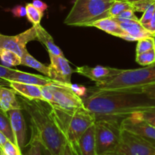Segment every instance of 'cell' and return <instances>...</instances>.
Returning <instances> with one entry per match:
<instances>
[{
    "label": "cell",
    "instance_id": "7a4b0ae2",
    "mask_svg": "<svg viewBox=\"0 0 155 155\" xmlns=\"http://www.w3.org/2000/svg\"><path fill=\"white\" fill-rule=\"evenodd\" d=\"M20 99L30 120V141L39 142L46 155H61L68 141L58 124L52 106L45 100L28 99L21 95Z\"/></svg>",
    "mask_w": 155,
    "mask_h": 155
},
{
    "label": "cell",
    "instance_id": "ab89813d",
    "mask_svg": "<svg viewBox=\"0 0 155 155\" xmlns=\"http://www.w3.org/2000/svg\"><path fill=\"white\" fill-rule=\"evenodd\" d=\"M32 4L42 12H44L48 8V5L44 2H42V0H33Z\"/></svg>",
    "mask_w": 155,
    "mask_h": 155
},
{
    "label": "cell",
    "instance_id": "74e56055",
    "mask_svg": "<svg viewBox=\"0 0 155 155\" xmlns=\"http://www.w3.org/2000/svg\"><path fill=\"white\" fill-rule=\"evenodd\" d=\"M117 18H125V19H130V20H139L137 18L136 15H135V11L133 9H128L124 12H123Z\"/></svg>",
    "mask_w": 155,
    "mask_h": 155
},
{
    "label": "cell",
    "instance_id": "5bb4252c",
    "mask_svg": "<svg viewBox=\"0 0 155 155\" xmlns=\"http://www.w3.org/2000/svg\"><path fill=\"white\" fill-rule=\"evenodd\" d=\"M89 27H96L102 31L106 32L107 33L112 35V36H117V37L121 38L123 39H125L127 41H136L133 36H130L128 33L125 31L122 28L119 23L112 18H104L101 19L97 20L94 21L91 24H89Z\"/></svg>",
    "mask_w": 155,
    "mask_h": 155
},
{
    "label": "cell",
    "instance_id": "30bf717a",
    "mask_svg": "<svg viewBox=\"0 0 155 155\" xmlns=\"http://www.w3.org/2000/svg\"><path fill=\"white\" fill-rule=\"evenodd\" d=\"M123 130L136 134L155 148V127L145 121L129 116L121 121Z\"/></svg>",
    "mask_w": 155,
    "mask_h": 155
},
{
    "label": "cell",
    "instance_id": "d6986e66",
    "mask_svg": "<svg viewBox=\"0 0 155 155\" xmlns=\"http://www.w3.org/2000/svg\"><path fill=\"white\" fill-rule=\"evenodd\" d=\"M8 82L9 83V87L13 89L21 96L28 98V99L43 100L41 86L15 81Z\"/></svg>",
    "mask_w": 155,
    "mask_h": 155
},
{
    "label": "cell",
    "instance_id": "ee69618b",
    "mask_svg": "<svg viewBox=\"0 0 155 155\" xmlns=\"http://www.w3.org/2000/svg\"><path fill=\"white\" fill-rule=\"evenodd\" d=\"M126 1L129 2H130V3H134V2H136L142 1V0H126Z\"/></svg>",
    "mask_w": 155,
    "mask_h": 155
},
{
    "label": "cell",
    "instance_id": "836d02e7",
    "mask_svg": "<svg viewBox=\"0 0 155 155\" xmlns=\"http://www.w3.org/2000/svg\"><path fill=\"white\" fill-rule=\"evenodd\" d=\"M41 90H42V95L43 100L48 101L49 104H51L53 101V95L50 89L49 86H41Z\"/></svg>",
    "mask_w": 155,
    "mask_h": 155
},
{
    "label": "cell",
    "instance_id": "484cf974",
    "mask_svg": "<svg viewBox=\"0 0 155 155\" xmlns=\"http://www.w3.org/2000/svg\"><path fill=\"white\" fill-rule=\"evenodd\" d=\"M136 61L142 66H149L155 64V48L142 54H136Z\"/></svg>",
    "mask_w": 155,
    "mask_h": 155
},
{
    "label": "cell",
    "instance_id": "4dcf8cb0",
    "mask_svg": "<svg viewBox=\"0 0 155 155\" xmlns=\"http://www.w3.org/2000/svg\"><path fill=\"white\" fill-rule=\"evenodd\" d=\"M154 2L155 0H142V1L136 2L132 4H133V8L135 12H145Z\"/></svg>",
    "mask_w": 155,
    "mask_h": 155
},
{
    "label": "cell",
    "instance_id": "ffe728a7",
    "mask_svg": "<svg viewBox=\"0 0 155 155\" xmlns=\"http://www.w3.org/2000/svg\"><path fill=\"white\" fill-rule=\"evenodd\" d=\"M34 27L37 33V39L45 45L47 51H48V54H52L54 55H64L61 49L54 43V39L51 35L43 28V27L41 26V24L35 25Z\"/></svg>",
    "mask_w": 155,
    "mask_h": 155
},
{
    "label": "cell",
    "instance_id": "7c38bea8",
    "mask_svg": "<svg viewBox=\"0 0 155 155\" xmlns=\"http://www.w3.org/2000/svg\"><path fill=\"white\" fill-rule=\"evenodd\" d=\"M122 71V69L103 67L101 65H97L94 68L85 65L77 68L75 70L76 73L95 82V86H101L104 84L109 80L120 74Z\"/></svg>",
    "mask_w": 155,
    "mask_h": 155
},
{
    "label": "cell",
    "instance_id": "e0dca14e",
    "mask_svg": "<svg viewBox=\"0 0 155 155\" xmlns=\"http://www.w3.org/2000/svg\"><path fill=\"white\" fill-rule=\"evenodd\" d=\"M74 145L80 155H98L95 144V124L91 126L80 137L77 145Z\"/></svg>",
    "mask_w": 155,
    "mask_h": 155
},
{
    "label": "cell",
    "instance_id": "7402d4cb",
    "mask_svg": "<svg viewBox=\"0 0 155 155\" xmlns=\"http://www.w3.org/2000/svg\"><path fill=\"white\" fill-rule=\"evenodd\" d=\"M0 60L2 64L7 68L21 65V57L15 51L0 48Z\"/></svg>",
    "mask_w": 155,
    "mask_h": 155
},
{
    "label": "cell",
    "instance_id": "8d00e7d4",
    "mask_svg": "<svg viewBox=\"0 0 155 155\" xmlns=\"http://www.w3.org/2000/svg\"><path fill=\"white\" fill-rule=\"evenodd\" d=\"M15 71V70L12 69L10 68L3 66L2 64H0V79L3 80H7Z\"/></svg>",
    "mask_w": 155,
    "mask_h": 155
},
{
    "label": "cell",
    "instance_id": "f1b7e54d",
    "mask_svg": "<svg viewBox=\"0 0 155 155\" xmlns=\"http://www.w3.org/2000/svg\"><path fill=\"white\" fill-rule=\"evenodd\" d=\"M28 150L23 155H46L43 148L39 142L36 141H30L27 144Z\"/></svg>",
    "mask_w": 155,
    "mask_h": 155
},
{
    "label": "cell",
    "instance_id": "5b68a950",
    "mask_svg": "<svg viewBox=\"0 0 155 155\" xmlns=\"http://www.w3.org/2000/svg\"><path fill=\"white\" fill-rule=\"evenodd\" d=\"M115 0H75L64 20L69 26L89 27L97 20L108 18L109 8Z\"/></svg>",
    "mask_w": 155,
    "mask_h": 155
},
{
    "label": "cell",
    "instance_id": "7bdbcfd3",
    "mask_svg": "<svg viewBox=\"0 0 155 155\" xmlns=\"http://www.w3.org/2000/svg\"><path fill=\"white\" fill-rule=\"evenodd\" d=\"M5 82H6V80H3V79H0V85H3V86H9V83H4ZM0 110H2L0 107Z\"/></svg>",
    "mask_w": 155,
    "mask_h": 155
},
{
    "label": "cell",
    "instance_id": "7dc6e473",
    "mask_svg": "<svg viewBox=\"0 0 155 155\" xmlns=\"http://www.w3.org/2000/svg\"><path fill=\"white\" fill-rule=\"evenodd\" d=\"M154 44H155V36L154 37Z\"/></svg>",
    "mask_w": 155,
    "mask_h": 155
},
{
    "label": "cell",
    "instance_id": "cb8c5ba5",
    "mask_svg": "<svg viewBox=\"0 0 155 155\" xmlns=\"http://www.w3.org/2000/svg\"><path fill=\"white\" fill-rule=\"evenodd\" d=\"M128 9H133V4L129 2L124 0V1H119V0H115L110 8H109L107 14H108V18H114L119 16L123 12Z\"/></svg>",
    "mask_w": 155,
    "mask_h": 155
},
{
    "label": "cell",
    "instance_id": "1f68e13d",
    "mask_svg": "<svg viewBox=\"0 0 155 155\" xmlns=\"http://www.w3.org/2000/svg\"><path fill=\"white\" fill-rule=\"evenodd\" d=\"M155 12V2L153 3L145 12H143V15H142V18L139 19V22L144 25V24H146L149 22L150 21L152 18L153 15H154Z\"/></svg>",
    "mask_w": 155,
    "mask_h": 155
},
{
    "label": "cell",
    "instance_id": "f546056e",
    "mask_svg": "<svg viewBox=\"0 0 155 155\" xmlns=\"http://www.w3.org/2000/svg\"><path fill=\"white\" fill-rule=\"evenodd\" d=\"M2 151L6 155H23L21 153V149L11 141L8 140L3 145Z\"/></svg>",
    "mask_w": 155,
    "mask_h": 155
},
{
    "label": "cell",
    "instance_id": "9a60e30c",
    "mask_svg": "<svg viewBox=\"0 0 155 155\" xmlns=\"http://www.w3.org/2000/svg\"><path fill=\"white\" fill-rule=\"evenodd\" d=\"M114 19L119 23L122 28L131 36H133L136 41L148 37H154V35L150 33L145 27L139 22V20H130L125 18H114Z\"/></svg>",
    "mask_w": 155,
    "mask_h": 155
},
{
    "label": "cell",
    "instance_id": "3957f363",
    "mask_svg": "<svg viewBox=\"0 0 155 155\" xmlns=\"http://www.w3.org/2000/svg\"><path fill=\"white\" fill-rule=\"evenodd\" d=\"M155 83V64L142 68L123 70L116 77L101 86L89 88L90 92L100 91L142 90L148 85Z\"/></svg>",
    "mask_w": 155,
    "mask_h": 155
},
{
    "label": "cell",
    "instance_id": "83f0119b",
    "mask_svg": "<svg viewBox=\"0 0 155 155\" xmlns=\"http://www.w3.org/2000/svg\"><path fill=\"white\" fill-rule=\"evenodd\" d=\"M155 48L154 37H148L138 41L136 46V54H142Z\"/></svg>",
    "mask_w": 155,
    "mask_h": 155
},
{
    "label": "cell",
    "instance_id": "681fc988",
    "mask_svg": "<svg viewBox=\"0 0 155 155\" xmlns=\"http://www.w3.org/2000/svg\"><path fill=\"white\" fill-rule=\"evenodd\" d=\"M111 155H116V154H111Z\"/></svg>",
    "mask_w": 155,
    "mask_h": 155
},
{
    "label": "cell",
    "instance_id": "d4e9b609",
    "mask_svg": "<svg viewBox=\"0 0 155 155\" xmlns=\"http://www.w3.org/2000/svg\"><path fill=\"white\" fill-rule=\"evenodd\" d=\"M26 10H27V20L33 24V26L40 24L43 12H40L39 9L36 8L32 3H27L26 5Z\"/></svg>",
    "mask_w": 155,
    "mask_h": 155
},
{
    "label": "cell",
    "instance_id": "52a82bcc",
    "mask_svg": "<svg viewBox=\"0 0 155 155\" xmlns=\"http://www.w3.org/2000/svg\"><path fill=\"white\" fill-rule=\"evenodd\" d=\"M49 87L53 95L52 103L50 104L54 108L73 111L85 107L83 98L65 85L54 82Z\"/></svg>",
    "mask_w": 155,
    "mask_h": 155
},
{
    "label": "cell",
    "instance_id": "e575fe53",
    "mask_svg": "<svg viewBox=\"0 0 155 155\" xmlns=\"http://www.w3.org/2000/svg\"><path fill=\"white\" fill-rule=\"evenodd\" d=\"M61 155H80L78 153V151L76 148V147L74 145L71 144L70 142H67L65 144L64 147L62 151Z\"/></svg>",
    "mask_w": 155,
    "mask_h": 155
},
{
    "label": "cell",
    "instance_id": "bcb514c9",
    "mask_svg": "<svg viewBox=\"0 0 155 155\" xmlns=\"http://www.w3.org/2000/svg\"><path fill=\"white\" fill-rule=\"evenodd\" d=\"M2 155H6V154H5V152H4V151H2Z\"/></svg>",
    "mask_w": 155,
    "mask_h": 155
},
{
    "label": "cell",
    "instance_id": "f6af8a7d",
    "mask_svg": "<svg viewBox=\"0 0 155 155\" xmlns=\"http://www.w3.org/2000/svg\"><path fill=\"white\" fill-rule=\"evenodd\" d=\"M2 148L0 146V155H2Z\"/></svg>",
    "mask_w": 155,
    "mask_h": 155
},
{
    "label": "cell",
    "instance_id": "d590c367",
    "mask_svg": "<svg viewBox=\"0 0 155 155\" xmlns=\"http://www.w3.org/2000/svg\"><path fill=\"white\" fill-rule=\"evenodd\" d=\"M13 15L16 18H23L27 16V10L26 7L23 5H17L11 10Z\"/></svg>",
    "mask_w": 155,
    "mask_h": 155
},
{
    "label": "cell",
    "instance_id": "ac0fdd59",
    "mask_svg": "<svg viewBox=\"0 0 155 155\" xmlns=\"http://www.w3.org/2000/svg\"><path fill=\"white\" fill-rule=\"evenodd\" d=\"M17 92L12 88L0 85V107L5 113L13 109H22L17 98Z\"/></svg>",
    "mask_w": 155,
    "mask_h": 155
},
{
    "label": "cell",
    "instance_id": "6da1fadb",
    "mask_svg": "<svg viewBox=\"0 0 155 155\" xmlns=\"http://www.w3.org/2000/svg\"><path fill=\"white\" fill-rule=\"evenodd\" d=\"M85 107L98 119L122 121L138 111L155 107V101L142 90L100 91L83 98Z\"/></svg>",
    "mask_w": 155,
    "mask_h": 155
},
{
    "label": "cell",
    "instance_id": "4fadbf2b",
    "mask_svg": "<svg viewBox=\"0 0 155 155\" xmlns=\"http://www.w3.org/2000/svg\"><path fill=\"white\" fill-rule=\"evenodd\" d=\"M12 130L15 135L18 146L21 149L26 146L27 139V125L21 108L13 109L8 111Z\"/></svg>",
    "mask_w": 155,
    "mask_h": 155
},
{
    "label": "cell",
    "instance_id": "603a6c76",
    "mask_svg": "<svg viewBox=\"0 0 155 155\" xmlns=\"http://www.w3.org/2000/svg\"><path fill=\"white\" fill-rule=\"evenodd\" d=\"M0 131L8 138L9 141L17 145L8 115V113H5L2 110H0Z\"/></svg>",
    "mask_w": 155,
    "mask_h": 155
},
{
    "label": "cell",
    "instance_id": "4316f807",
    "mask_svg": "<svg viewBox=\"0 0 155 155\" xmlns=\"http://www.w3.org/2000/svg\"><path fill=\"white\" fill-rule=\"evenodd\" d=\"M130 116L139 118L155 127V107H150L142 111L136 112Z\"/></svg>",
    "mask_w": 155,
    "mask_h": 155
},
{
    "label": "cell",
    "instance_id": "60d3db41",
    "mask_svg": "<svg viewBox=\"0 0 155 155\" xmlns=\"http://www.w3.org/2000/svg\"><path fill=\"white\" fill-rule=\"evenodd\" d=\"M143 26L145 27V29H146L147 30H148L150 33L154 34L155 36V12L151 21H150L148 24H144Z\"/></svg>",
    "mask_w": 155,
    "mask_h": 155
},
{
    "label": "cell",
    "instance_id": "8fae6325",
    "mask_svg": "<svg viewBox=\"0 0 155 155\" xmlns=\"http://www.w3.org/2000/svg\"><path fill=\"white\" fill-rule=\"evenodd\" d=\"M50 58L49 74L48 78L56 83L61 84H70L71 83V75L75 71L70 66L68 61L64 55H54L48 54Z\"/></svg>",
    "mask_w": 155,
    "mask_h": 155
},
{
    "label": "cell",
    "instance_id": "8992f818",
    "mask_svg": "<svg viewBox=\"0 0 155 155\" xmlns=\"http://www.w3.org/2000/svg\"><path fill=\"white\" fill-rule=\"evenodd\" d=\"M122 127L120 121L110 119H98L95 123V136L98 155H111L120 142Z\"/></svg>",
    "mask_w": 155,
    "mask_h": 155
},
{
    "label": "cell",
    "instance_id": "277c9868",
    "mask_svg": "<svg viewBox=\"0 0 155 155\" xmlns=\"http://www.w3.org/2000/svg\"><path fill=\"white\" fill-rule=\"evenodd\" d=\"M56 120L67 141L72 145H77L85 132L96 121V117L86 107L73 111L54 108Z\"/></svg>",
    "mask_w": 155,
    "mask_h": 155
},
{
    "label": "cell",
    "instance_id": "f35d334b",
    "mask_svg": "<svg viewBox=\"0 0 155 155\" xmlns=\"http://www.w3.org/2000/svg\"><path fill=\"white\" fill-rule=\"evenodd\" d=\"M142 89V92H145L148 97L155 101V83L144 86Z\"/></svg>",
    "mask_w": 155,
    "mask_h": 155
},
{
    "label": "cell",
    "instance_id": "2e32d148",
    "mask_svg": "<svg viewBox=\"0 0 155 155\" xmlns=\"http://www.w3.org/2000/svg\"><path fill=\"white\" fill-rule=\"evenodd\" d=\"M6 81H15L19 83H27V84L36 85L39 86H45L53 85L54 81L48 78V77H43L36 74H28L23 71L15 70L13 74L5 80Z\"/></svg>",
    "mask_w": 155,
    "mask_h": 155
},
{
    "label": "cell",
    "instance_id": "c3c4849f",
    "mask_svg": "<svg viewBox=\"0 0 155 155\" xmlns=\"http://www.w3.org/2000/svg\"><path fill=\"white\" fill-rule=\"evenodd\" d=\"M119 1H124V0H119Z\"/></svg>",
    "mask_w": 155,
    "mask_h": 155
},
{
    "label": "cell",
    "instance_id": "d6a6232c",
    "mask_svg": "<svg viewBox=\"0 0 155 155\" xmlns=\"http://www.w3.org/2000/svg\"><path fill=\"white\" fill-rule=\"evenodd\" d=\"M66 86H68L69 89H71L73 92L75 94H77V95H79L80 97H85L86 95V92H87L88 89L86 87L83 86H80V85L77 84H73V83H70V84H64Z\"/></svg>",
    "mask_w": 155,
    "mask_h": 155
},
{
    "label": "cell",
    "instance_id": "44dd1931",
    "mask_svg": "<svg viewBox=\"0 0 155 155\" xmlns=\"http://www.w3.org/2000/svg\"><path fill=\"white\" fill-rule=\"evenodd\" d=\"M21 65L33 68V69L39 71V72L48 77V74H49V68H48V66H46L45 64L36 60L27 51H26L25 53L21 57Z\"/></svg>",
    "mask_w": 155,
    "mask_h": 155
},
{
    "label": "cell",
    "instance_id": "9c48e42d",
    "mask_svg": "<svg viewBox=\"0 0 155 155\" xmlns=\"http://www.w3.org/2000/svg\"><path fill=\"white\" fill-rule=\"evenodd\" d=\"M37 39V33L34 26L15 36H8L0 33V48L15 51L22 57L27 51L26 45L30 41Z\"/></svg>",
    "mask_w": 155,
    "mask_h": 155
},
{
    "label": "cell",
    "instance_id": "b9f144b4",
    "mask_svg": "<svg viewBox=\"0 0 155 155\" xmlns=\"http://www.w3.org/2000/svg\"><path fill=\"white\" fill-rule=\"evenodd\" d=\"M8 140V138L6 137V136H5V135L3 134L1 131H0V146H1L2 148L3 145L5 144V142H7Z\"/></svg>",
    "mask_w": 155,
    "mask_h": 155
},
{
    "label": "cell",
    "instance_id": "ba28073f",
    "mask_svg": "<svg viewBox=\"0 0 155 155\" xmlns=\"http://www.w3.org/2000/svg\"><path fill=\"white\" fill-rule=\"evenodd\" d=\"M116 155H155V148L136 134L122 129Z\"/></svg>",
    "mask_w": 155,
    "mask_h": 155
}]
</instances>
